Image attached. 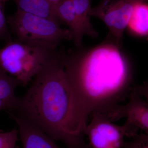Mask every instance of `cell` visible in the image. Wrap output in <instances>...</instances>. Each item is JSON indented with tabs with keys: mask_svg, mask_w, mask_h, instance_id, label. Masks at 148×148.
<instances>
[{
	"mask_svg": "<svg viewBox=\"0 0 148 148\" xmlns=\"http://www.w3.org/2000/svg\"><path fill=\"white\" fill-rule=\"evenodd\" d=\"M147 3H140L135 6L127 24L131 30L140 35L148 34V6Z\"/></svg>",
	"mask_w": 148,
	"mask_h": 148,
	"instance_id": "13",
	"label": "cell"
},
{
	"mask_svg": "<svg viewBox=\"0 0 148 148\" xmlns=\"http://www.w3.org/2000/svg\"><path fill=\"white\" fill-rule=\"evenodd\" d=\"M74 10L78 20L84 30L85 34L92 38L98 36L90 22L92 0H72Z\"/></svg>",
	"mask_w": 148,
	"mask_h": 148,
	"instance_id": "12",
	"label": "cell"
},
{
	"mask_svg": "<svg viewBox=\"0 0 148 148\" xmlns=\"http://www.w3.org/2000/svg\"><path fill=\"white\" fill-rule=\"evenodd\" d=\"M128 142H123L121 148H148V135L137 134Z\"/></svg>",
	"mask_w": 148,
	"mask_h": 148,
	"instance_id": "16",
	"label": "cell"
},
{
	"mask_svg": "<svg viewBox=\"0 0 148 148\" xmlns=\"http://www.w3.org/2000/svg\"><path fill=\"white\" fill-rule=\"evenodd\" d=\"M91 121L87 125V135L91 148H121L125 136L122 126L114 124L103 114L92 112Z\"/></svg>",
	"mask_w": 148,
	"mask_h": 148,
	"instance_id": "7",
	"label": "cell"
},
{
	"mask_svg": "<svg viewBox=\"0 0 148 148\" xmlns=\"http://www.w3.org/2000/svg\"><path fill=\"white\" fill-rule=\"evenodd\" d=\"M148 0H101L97 6L91 8L90 15L98 17L109 28L116 47L121 46L123 35L134 7L147 2Z\"/></svg>",
	"mask_w": 148,
	"mask_h": 148,
	"instance_id": "6",
	"label": "cell"
},
{
	"mask_svg": "<svg viewBox=\"0 0 148 148\" xmlns=\"http://www.w3.org/2000/svg\"><path fill=\"white\" fill-rule=\"evenodd\" d=\"M12 1L16 4L17 9L58 22L53 16L52 5L49 1L48 0Z\"/></svg>",
	"mask_w": 148,
	"mask_h": 148,
	"instance_id": "11",
	"label": "cell"
},
{
	"mask_svg": "<svg viewBox=\"0 0 148 148\" xmlns=\"http://www.w3.org/2000/svg\"><path fill=\"white\" fill-rule=\"evenodd\" d=\"M52 12L58 23L69 27L75 45L77 47L81 45L83 36L85 33L77 18L72 0H61L53 4Z\"/></svg>",
	"mask_w": 148,
	"mask_h": 148,
	"instance_id": "9",
	"label": "cell"
},
{
	"mask_svg": "<svg viewBox=\"0 0 148 148\" xmlns=\"http://www.w3.org/2000/svg\"><path fill=\"white\" fill-rule=\"evenodd\" d=\"M18 86L21 85L17 79L0 68V112H11L14 108L17 99L15 91Z\"/></svg>",
	"mask_w": 148,
	"mask_h": 148,
	"instance_id": "10",
	"label": "cell"
},
{
	"mask_svg": "<svg viewBox=\"0 0 148 148\" xmlns=\"http://www.w3.org/2000/svg\"><path fill=\"white\" fill-rule=\"evenodd\" d=\"M7 113L18 126L23 148H63L58 147L55 140L36 126L13 114Z\"/></svg>",
	"mask_w": 148,
	"mask_h": 148,
	"instance_id": "8",
	"label": "cell"
},
{
	"mask_svg": "<svg viewBox=\"0 0 148 148\" xmlns=\"http://www.w3.org/2000/svg\"><path fill=\"white\" fill-rule=\"evenodd\" d=\"M6 20L16 40L32 47L54 50L63 41L73 40L69 29L58 22L18 9Z\"/></svg>",
	"mask_w": 148,
	"mask_h": 148,
	"instance_id": "3",
	"label": "cell"
},
{
	"mask_svg": "<svg viewBox=\"0 0 148 148\" xmlns=\"http://www.w3.org/2000/svg\"><path fill=\"white\" fill-rule=\"evenodd\" d=\"M64 65L78 112L86 124L92 112L108 114L130 95L128 69L116 47H100L82 61L65 56Z\"/></svg>",
	"mask_w": 148,
	"mask_h": 148,
	"instance_id": "2",
	"label": "cell"
},
{
	"mask_svg": "<svg viewBox=\"0 0 148 148\" xmlns=\"http://www.w3.org/2000/svg\"><path fill=\"white\" fill-rule=\"evenodd\" d=\"M49 1V2L51 4L53 5V4L59 1H61V0H48Z\"/></svg>",
	"mask_w": 148,
	"mask_h": 148,
	"instance_id": "17",
	"label": "cell"
},
{
	"mask_svg": "<svg viewBox=\"0 0 148 148\" xmlns=\"http://www.w3.org/2000/svg\"><path fill=\"white\" fill-rule=\"evenodd\" d=\"M65 56L53 51L10 113L27 121L68 148H91L64 70Z\"/></svg>",
	"mask_w": 148,
	"mask_h": 148,
	"instance_id": "1",
	"label": "cell"
},
{
	"mask_svg": "<svg viewBox=\"0 0 148 148\" xmlns=\"http://www.w3.org/2000/svg\"><path fill=\"white\" fill-rule=\"evenodd\" d=\"M9 0H0V41L8 43L12 40L5 14V5Z\"/></svg>",
	"mask_w": 148,
	"mask_h": 148,
	"instance_id": "15",
	"label": "cell"
},
{
	"mask_svg": "<svg viewBox=\"0 0 148 148\" xmlns=\"http://www.w3.org/2000/svg\"><path fill=\"white\" fill-rule=\"evenodd\" d=\"M54 50L32 47L17 40H12L0 49V68L25 86L39 72Z\"/></svg>",
	"mask_w": 148,
	"mask_h": 148,
	"instance_id": "4",
	"label": "cell"
},
{
	"mask_svg": "<svg viewBox=\"0 0 148 148\" xmlns=\"http://www.w3.org/2000/svg\"><path fill=\"white\" fill-rule=\"evenodd\" d=\"M18 136V130L16 128L8 132L0 130V148H17Z\"/></svg>",
	"mask_w": 148,
	"mask_h": 148,
	"instance_id": "14",
	"label": "cell"
},
{
	"mask_svg": "<svg viewBox=\"0 0 148 148\" xmlns=\"http://www.w3.org/2000/svg\"><path fill=\"white\" fill-rule=\"evenodd\" d=\"M128 103L119 106L106 116L110 121L125 117L126 121L122 125L125 136L132 138L141 130L148 135V92L147 88H135L131 89Z\"/></svg>",
	"mask_w": 148,
	"mask_h": 148,
	"instance_id": "5",
	"label": "cell"
}]
</instances>
